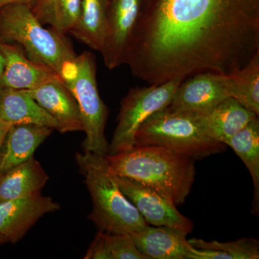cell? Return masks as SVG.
Returning a JSON list of instances; mask_svg holds the SVG:
<instances>
[{
	"label": "cell",
	"instance_id": "1",
	"mask_svg": "<svg viewBox=\"0 0 259 259\" xmlns=\"http://www.w3.org/2000/svg\"><path fill=\"white\" fill-rule=\"evenodd\" d=\"M258 52L259 0H144L125 65L159 84L233 74Z\"/></svg>",
	"mask_w": 259,
	"mask_h": 259
},
{
	"label": "cell",
	"instance_id": "2",
	"mask_svg": "<svg viewBox=\"0 0 259 259\" xmlns=\"http://www.w3.org/2000/svg\"><path fill=\"white\" fill-rule=\"evenodd\" d=\"M105 158L114 175L150 186L177 206L185 203L195 180L193 158L159 146H134Z\"/></svg>",
	"mask_w": 259,
	"mask_h": 259
},
{
	"label": "cell",
	"instance_id": "3",
	"mask_svg": "<svg viewBox=\"0 0 259 259\" xmlns=\"http://www.w3.org/2000/svg\"><path fill=\"white\" fill-rule=\"evenodd\" d=\"M76 162L93 202L88 219L99 231L134 235L148 226L141 213L120 190L105 156L77 153Z\"/></svg>",
	"mask_w": 259,
	"mask_h": 259
},
{
	"label": "cell",
	"instance_id": "4",
	"mask_svg": "<svg viewBox=\"0 0 259 259\" xmlns=\"http://www.w3.org/2000/svg\"><path fill=\"white\" fill-rule=\"evenodd\" d=\"M0 39L18 44L29 59L59 75L64 64L77 56L65 35L44 28L26 5H10L0 9Z\"/></svg>",
	"mask_w": 259,
	"mask_h": 259
},
{
	"label": "cell",
	"instance_id": "5",
	"mask_svg": "<svg viewBox=\"0 0 259 259\" xmlns=\"http://www.w3.org/2000/svg\"><path fill=\"white\" fill-rule=\"evenodd\" d=\"M60 76L79 105L85 133L83 151L107 156L109 143L105 127L109 111L97 88L95 55L84 51L76 56L64 64Z\"/></svg>",
	"mask_w": 259,
	"mask_h": 259
},
{
	"label": "cell",
	"instance_id": "6",
	"mask_svg": "<svg viewBox=\"0 0 259 259\" xmlns=\"http://www.w3.org/2000/svg\"><path fill=\"white\" fill-rule=\"evenodd\" d=\"M154 146L199 159L226 151V145L209 139L194 115L163 109L148 117L135 137V146Z\"/></svg>",
	"mask_w": 259,
	"mask_h": 259
},
{
	"label": "cell",
	"instance_id": "7",
	"mask_svg": "<svg viewBox=\"0 0 259 259\" xmlns=\"http://www.w3.org/2000/svg\"><path fill=\"white\" fill-rule=\"evenodd\" d=\"M184 78H177L159 84L130 89L121 102L118 122L107 155L128 151L135 146V137L141 125L171 102Z\"/></svg>",
	"mask_w": 259,
	"mask_h": 259
},
{
	"label": "cell",
	"instance_id": "8",
	"mask_svg": "<svg viewBox=\"0 0 259 259\" xmlns=\"http://www.w3.org/2000/svg\"><path fill=\"white\" fill-rule=\"evenodd\" d=\"M115 178L122 193L148 225L180 228L189 233L193 231V223L178 210L176 204L166 194L127 177L115 176Z\"/></svg>",
	"mask_w": 259,
	"mask_h": 259
},
{
	"label": "cell",
	"instance_id": "9",
	"mask_svg": "<svg viewBox=\"0 0 259 259\" xmlns=\"http://www.w3.org/2000/svg\"><path fill=\"white\" fill-rule=\"evenodd\" d=\"M144 0H110L108 32L101 54L107 69L125 65Z\"/></svg>",
	"mask_w": 259,
	"mask_h": 259
},
{
	"label": "cell",
	"instance_id": "10",
	"mask_svg": "<svg viewBox=\"0 0 259 259\" xmlns=\"http://www.w3.org/2000/svg\"><path fill=\"white\" fill-rule=\"evenodd\" d=\"M228 97L226 75L206 71L184 79L166 108L171 112L198 115Z\"/></svg>",
	"mask_w": 259,
	"mask_h": 259
},
{
	"label": "cell",
	"instance_id": "11",
	"mask_svg": "<svg viewBox=\"0 0 259 259\" xmlns=\"http://www.w3.org/2000/svg\"><path fill=\"white\" fill-rule=\"evenodd\" d=\"M60 209V204L41 193L0 202V235L6 243H17L39 219Z\"/></svg>",
	"mask_w": 259,
	"mask_h": 259
},
{
	"label": "cell",
	"instance_id": "12",
	"mask_svg": "<svg viewBox=\"0 0 259 259\" xmlns=\"http://www.w3.org/2000/svg\"><path fill=\"white\" fill-rule=\"evenodd\" d=\"M26 91L57 121L61 134L83 131L77 101L60 75L35 90Z\"/></svg>",
	"mask_w": 259,
	"mask_h": 259
},
{
	"label": "cell",
	"instance_id": "13",
	"mask_svg": "<svg viewBox=\"0 0 259 259\" xmlns=\"http://www.w3.org/2000/svg\"><path fill=\"white\" fill-rule=\"evenodd\" d=\"M188 232L168 226H150L132 235L138 249L147 259H191L193 245Z\"/></svg>",
	"mask_w": 259,
	"mask_h": 259
},
{
	"label": "cell",
	"instance_id": "14",
	"mask_svg": "<svg viewBox=\"0 0 259 259\" xmlns=\"http://www.w3.org/2000/svg\"><path fill=\"white\" fill-rule=\"evenodd\" d=\"M3 51L5 64L2 88L35 90L59 75L45 65L29 59L18 44L3 42Z\"/></svg>",
	"mask_w": 259,
	"mask_h": 259
},
{
	"label": "cell",
	"instance_id": "15",
	"mask_svg": "<svg viewBox=\"0 0 259 259\" xmlns=\"http://www.w3.org/2000/svg\"><path fill=\"white\" fill-rule=\"evenodd\" d=\"M194 116L207 137L224 144L253 118L258 117L232 97L225 99L208 111Z\"/></svg>",
	"mask_w": 259,
	"mask_h": 259
},
{
	"label": "cell",
	"instance_id": "16",
	"mask_svg": "<svg viewBox=\"0 0 259 259\" xmlns=\"http://www.w3.org/2000/svg\"><path fill=\"white\" fill-rule=\"evenodd\" d=\"M54 130L33 124L13 125L0 146V175L33 156Z\"/></svg>",
	"mask_w": 259,
	"mask_h": 259
},
{
	"label": "cell",
	"instance_id": "17",
	"mask_svg": "<svg viewBox=\"0 0 259 259\" xmlns=\"http://www.w3.org/2000/svg\"><path fill=\"white\" fill-rule=\"evenodd\" d=\"M0 120L13 125L33 124L60 131L57 121L26 91L3 88L0 93Z\"/></svg>",
	"mask_w": 259,
	"mask_h": 259
},
{
	"label": "cell",
	"instance_id": "18",
	"mask_svg": "<svg viewBox=\"0 0 259 259\" xmlns=\"http://www.w3.org/2000/svg\"><path fill=\"white\" fill-rule=\"evenodd\" d=\"M49 180L40 162L32 156L0 175V202L41 193Z\"/></svg>",
	"mask_w": 259,
	"mask_h": 259
},
{
	"label": "cell",
	"instance_id": "19",
	"mask_svg": "<svg viewBox=\"0 0 259 259\" xmlns=\"http://www.w3.org/2000/svg\"><path fill=\"white\" fill-rule=\"evenodd\" d=\"M110 0H83L79 20L70 30L79 41L101 53L108 32Z\"/></svg>",
	"mask_w": 259,
	"mask_h": 259
},
{
	"label": "cell",
	"instance_id": "20",
	"mask_svg": "<svg viewBox=\"0 0 259 259\" xmlns=\"http://www.w3.org/2000/svg\"><path fill=\"white\" fill-rule=\"evenodd\" d=\"M225 144L233 148L248 168L253 180V211L259 210V119L255 117Z\"/></svg>",
	"mask_w": 259,
	"mask_h": 259
},
{
	"label": "cell",
	"instance_id": "21",
	"mask_svg": "<svg viewBox=\"0 0 259 259\" xmlns=\"http://www.w3.org/2000/svg\"><path fill=\"white\" fill-rule=\"evenodd\" d=\"M226 88L228 97L259 115V52L244 67L226 75Z\"/></svg>",
	"mask_w": 259,
	"mask_h": 259
},
{
	"label": "cell",
	"instance_id": "22",
	"mask_svg": "<svg viewBox=\"0 0 259 259\" xmlns=\"http://www.w3.org/2000/svg\"><path fill=\"white\" fill-rule=\"evenodd\" d=\"M189 242L197 248L217 250L222 253L224 259L259 258V241L254 238H241L226 243L192 238Z\"/></svg>",
	"mask_w": 259,
	"mask_h": 259
},
{
	"label": "cell",
	"instance_id": "23",
	"mask_svg": "<svg viewBox=\"0 0 259 259\" xmlns=\"http://www.w3.org/2000/svg\"><path fill=\"white\" fill-rule=\"evenodd\" d=\"M83 0H54L42 19V25H51L53 30L65 35L79 20Z\"/></svg>",
	"mask_w": 259,
	"mask_h": 259
},
{
	"label": "cell",
	"instance_id": "24",
	"mask_svg": "<svg viewBox=\"0 0 259 259\" xmlns=\"http://www.w3.org/2000/svg\"><path fill=\"white\" fill-rule=\"evenodd\" d=\"M107 233L112 259H147L138 249L132 235Z\"/></svg>",
	"mask_w": 259,
	"mask_h": 259
},
{
	"label": "cell",
	"instance_id": "25",
	"mask_svg": "<svg viewBox=\"0 0 259 259\" xmlns=\"http://www.w3.org/2000/svg\"><path fill=\"white\" fill-rule=\"evenodd\" d=\"M84 259H112L110 245L108 241V233L99 231L89 247L85 254Z\"/></svg>",
	"mask_w": 259,
	"mask_h": 259
},
{
	"label": "cell",
	"instance_id": "26",
	"mask_svg": "<svg viewBox=\"0 0 259 259\" xmlns=\"http://www.w3.org/2000/svg\"><path fill=\"white\" fill-rule=\"evenodd\" d=\"M54 0H38L37 4L32 9V13L35 14L40 23L46 16L48 11L50 9Z\"/></svg>",
	"mask_w": 259,
	"mask_h": 259
},
{
	"label": "cell",
	"instance_id": "27",
	"mask_svg": "<svg viewBox=\"0 0 259 259\" xmlns=\"http://www.w3.org/2000/svg\"><path fill=\"white\" fill-rule=\"evenodd\" d=\"M38 0H0V9L10 5H23L32 8L37 4Z\"/></svg>",
	"mask_w": 259,
	"mask_h": 259
},
{
	"label": "cell",
	"instance_id": "28",
	"mask_svg": "<svg viewBox=\"0 0 259 259\" xmlns=\"http://www.w3.org/2000/svg\"><path fill=\"white\" fill-rule=\"evenodd\" d=\"M11 126V124L8 123V122H5V121L0 120V146H1L2 144H3L5 136H6L8 130L10 129Z\"/></svg>",
	"mask_w": 259,
	"mask_h": 259
},
{
	"label": "cell",
	"instance_id": "29",
	"mask_svg": "<svg viewBox=\"0 0 259 259\" xmlns=\"http://www.w3.org/2000/svg\"><path fill=\"white\" fill-rule=\"evenodd\" d=\"M3 40L0 39V81H1L2 77H3L5 64V56L3 51Z\"/></svg>",
	"mask_w": 259,
	"mask_h": 259
},
{
	"label": "cell",
	"instance_id": "30",
	"mask_svg": "<svg viewBox=\"0 0 259 259\" xmlns=\"http://www.w3.org/2000/svg\"><path fill=\"white\" fill-rule=\"evenodd\" d=\"M6 243V241H5L4 238L0 235V245L3 244V243Z\"/></svg>",
	"mask_w": 259,
	"mask_h": 259
},
{
	"label": "cell",
	"instance_id": "31",
	"mask_svg": "<svg viewBox=\"0 0 259 259\" xmlns=\"http://www.w3.org/2000/svg\"><path fill=\"white\" fill-rule=\"evenodd\" d=\"M2 89H3V88H2L1 86H0V93H1Z\"/></svg>",
	"mask_w": 259,
	"mask_h": 259
}]
</instances>
